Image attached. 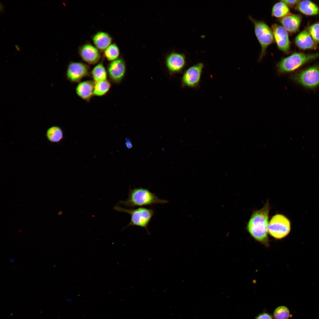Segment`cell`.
I'll list each match as a JSON object with an SVG mask.
<instances>
[{"mask_svg": "<svg viewBox=\"0 0 319 319\" xmlns=\"http://www.w3.org/2000/svg\"><path fill=\"white\" fill-rule=\"evenodd\" d=\"M270 208L268 200L262 208L253 211L246 227L251 237L266 247L269 246L268 228Z\"/></svg>", "mask_w": 319, "mask_h": 319, "instance_id": "cell-1", "label": "cell"}, {"mask_svg": "<svg viewBox=\"0 0 319 319\" xmlns=\"http://www.w3.org/2000/svg\"><path fill=\"white\" fill-rule=\"evenodd\" d=\"M167 203V200L160 199L148 189L141 187L130 189L127 199L121 201V204L130 207Z\"/></svg>", "mask_w": 319, "mask_h": 319, "instance_id": "cell-2", "label": "cell"}, {"mask_svg": "<svg viewBox=\"0 0 319 319\" xmlns=\"http://www.w3.org/2000/svg\"><path fill=\"white\" fill-rule=\"evenodd\" d=\"M318 58L319 52L312 54L294 52L279 62L277 65L278 69L281 73L292 72Z\"/></svg>", "mask_w": 319, "mask_h": 319, "instance_id": "cell-3", "label": "cell"}, {"mask_svg": "<svg viewBox=\"0 0 319 319\" xmlns=\"http://www.w3.org/2000/svg\"><path fill=\"white\" fill-rule=\"evenodd\" d=\"M290 78L305 88L315 90L319 87V64L299 71L292 74Z\"/></svg>", "mask_w": 319, "mask_h": 319, "instance_id": "cell-4", "label": "cell"}, {"mask_svg": "<svg viewBox=\"0 0 319 319\" xmlns=\"http://www.w3.org/2000/svg\"><path fill=\"white\" fill-rule=\"evenodd\" d=\"M118 210L127 213L131 216V220L125 228L131 226H137L144 228L149 234L148 226L153 217L154 210L153 209L145 207L127 209L117 207Z\"/></svg>", "mask_w": 319, "mask_h": 319, "instance_id": "cell-5", "label": "cell"}, {"mask_svg": "<svg viewBox=\"0 0 319 319\" xmlns=\"http://www.w3.org/2000/svg\"><path fill=\"white\" fill-rule=\"evenodd\" d=\"M249 19L254 25L255 34L261 47L260 60L266 54L268 46L274 41L273 33L271 29L263 22L255 19L251 17Z\"/></svg>", "mask_w": 319, "mask_h": 319, "instance_id": "cell-6", "label": "cell"}, {"mask_svg": "<svg viewBox=\"0 0 319 319\" xmlns=\"http://www.w3.org/2000/svg\"><path fill=\"white\" fill-rule=\"evenodd\" d=\"M290 230L289 220L281 214L274 215L268 223V234L276 239H281L286 237L289 233Z\"/></svg>", "mask_w": 319, "mask_h": 319, "instance_id": "cell-7", "label": "cell"}, {"mask_svg": "<svg viewBox=\"0 0 319 319\" xmlns=\"http://www.w3.org/2000/svg\"><path fill=\"white\" fill-rule=\"evenodd\" d=\"M204 67V64L200 62L188 68L182 77V86L191 88L197 87L200 81Z\"/></svg>", "mask_w": 319, "mask_h": 319, "instance_id": "cell-8", "label": "cell"}, {"mask_svg": "<svg viewBox=\"0 0 319 319\" xmlns=\"http://www.w3.org/2000/svg\"><path fill=\"white\" fill-rule=\"evenodd\" d=\"M89 67L86 64L79 62H71L68 64L66 75L71 82H79L83 78L89 75Z\"/></svg>", "mask_w": 319, "mask_h": 319, "instance_id": "cell-9", "label": "cell"}, {"mask_svg": "<svg viewBox=\"0 0 319 319\" xmlns=\"http://www.w3.org/2000/svg\"><path fill=\"white\" fill-rule=\"evenodd\" d=\"M271 30L278 48L285 53H288L290 43L287 31L282 26L275 24L272 25Z\"/></svg>", "mask_w": 319, "mask_h": 319, "instance_id": "cell-10", "label": "cell"}, {"mask_svg": "<svg viewBox=\"0 0 319 319\" xmlns=\"http://www.w3.org/2000/svg\"><path fill=\"white\" fill-rule=\"evenodd\" d=\"M126 71L124 61L121 58L110 62L107 66V73L110 80L115 83L121 82L123 78Z\"/></svg>", "mask_w": 319, "mask_h": 319, "instance_id": "cell-11", "label": "cell"}, {"mask_svg": "<svg viewBox=\"0 0 319 319\" xmlns=\"http://www.w3.org/2000/svg\"><path fill=\"white\" fill-rule=\"evenodd\" d=\"M78 53L82 60L89 64L97 63L101 58L99 50L89 43L80 46L78 49Z\"/></svg>", "mask_w": 319, "mask_h": 319, "instance_id": "cell-12", "label": "cell"}, {"mask_svg": "<svg viewBox=\"0 0 319 319\" xmlns=\"http://www.w3.org/2000/svg\"><path fill=\"white\" fill-rule=\"evenodd\" d=\"M166 64L169 70L171 72H179L183 70L185 65V57L183 54L172 53L167 58Z\"/></svg>", "mask_w": 319, "mask_h": 319, "instance_id": "cell-13", "label": "cell"}, {"mask_svg": "<svg viewBox=\"0 0 319 319\" xmlns=\"http://www.w3.org/2000/svg\"><path fill=\"white\" fill-rule=\"evenodd\" d=\"M294 42L297 47L302 50L315 49L317 48V43L306 30L302 31L297 35Z\"/></svg>", "mask_w": 319, "mask_h": 319, "instance_id": "cell-14", "label": "cell"}, {"mask_svg": "<svg viewBox=\"0 0 319 319\" xmlns=\"http://www.w3.org/2000/svg\"><path fill=\"white\" fill-rule=\"evenodd\" d=\"M301 21L302 17L300 15L291 14L279 19V20L282 26L287 32L291 33L297 31Z\"/></svg>", "mask_w": 319, "mask_h": 319, "instance_id": "cell-15", "label": "cell"}, {"mask_svg": "<svg viewBox=\"0 0 319 319\" xmlns=\"http://www.w3.org/2000/svg\"><path fill=\"white\" fill-rule=\"evenodd\" d=\"M95 82L86 80L79 82L76 88L77 94L83 100L89 102L93 96Z\"/></svg>", "mask_w": 319, "mask_h": 319, "instance_id": "cell-16", "label": "cell"}, {"mask_svg": "<svg viewBox=\"0 0 319 319\" xmlns=\"http://www.w3.org/2000/svg\"><path fill=\"white\" fill-rule=\"evenodd\" d=\"M92 40L95 46L99 50L102 51L111 44L112 38L107 32L99 31L93 36Z\"/></svg>", "mask_w": 319, "mask_h": 319, "instance_id": "cell-17", "label": "cell"}, {"mask_svg": "<svg viewBox=\"0 0 319 319\" xmlns=\"http://www.w3.org/2000/svg\"><path fill=\"white\" fill-rule=\"evenodd\" d=\"M296 7L300 12L307 15H315L319 14V7L310 0L300 1Z\"/></svg>", "mask_w": 319, "mask_h": 319, "instance_id": "cell-18", "label": "cell"}, {"mask_svg": "<svg viewBox=\"0 0 319 319\" xmlns=\"http://www.w3.org/2000/svg\"><path fill=\"white\" fill-rule=\"evenodd\" d=\"M90 74L94 82L107 79L108 73L102 62L96 65L90 72Z\"/></svg>", "mask_w": 319, "mask_h": 319, "instance_id": "cell-19", "label": "cell"}, {"mask_svg": "<svg viewBox=\"0 0 319 319\" xmlns=\"http://www.w3.org/2000/svg\"><path fill=\"white\" fill-rule=\"evenodd\" d=\"M290 14L288 6L281 1L276 3L272 7L271 15L273 17L280 19Z\"/></svg>", "mask_w": 319, "mask_h": 319, "instance_id": "cell-20", "label": "cell"}, {"mask_svg": "<svg viewBox=\"0 0 319 319\" xmlns=\"http://www.w3.org/2000/svg\"><path fill=\"white\" fill-rule=\"evenodd\" d=\"M111 87L110 82L107 79L95 82L93 95L100 97L106 95Z\"/></svg>", "mask_w": 319, "mask_h": 319, "instance_id": "cell-21", "label": "cell"}, {"mask_svg": "<svg viewBox=\"0 0 319 319\" xmlns=\"http://www.w3.org/2000/svg\"><path fill=\"white\" fill-rule=\"evenodd\" d=\"M46 136L50 142H59L63 138V133L61 129L56 126L49 128L47 130Z\"/></svg>", "mask_w": 319, "mask_h": 319, "instance_id": "cell-22", "label": "cell"}, {"mask_svg": "<svg viewBox=\"0 0 319 319\" xmlns=\"http://www.w3.org/2000/svg\"><path fill=\"white\" fill-rule=\"evenodd\" d=\"M119 49L115 43L111 44L104 51V56L110 62L118 59L119 55Z\"/></svg>", "mask_w": 319, "mask_h": 319, "instance_id": "cell-23", "label": "cell"}, {"mask_svg": "<svg viewBox=\"0 0 319 319\" xmlns=\"http://www.w3.org/2000/svg\"><path fill=\"white\" fill-rule=\"evenodd\" d=\"M289 315V309L284 306H281L276 308L274 313L275 319H288Z\"/></svg>", "mask_w": 319, "mask_h": 319, "instance_id": "cell-24", "label": "cell"}, {"mask_svg": "<svg viewBox=\"0 0 319 319\" xmlns=\"http://www.w3.org/2000/svg\"><path fill=\"white\" fill-rule=\"evenodd\" d=\"M310 35L317 43H319V22L313 23L310 25L308 30Z\"/></svg>", "mask_w": 319, "mask_h": 319, "instance_id": "cell-25", "label": "cell"}, {"mask_svg": "<svg viewBox=\"0 0 319 319\" xmlns=\"http://www.w3.org/2000/svg\"><path fill=\"white\" fill-rule=\"evenodd\" d=\"M281 1L284 2L288 6H289L290 7H293L295 6H296L300 1V0H281Z\"/></svg>", "mask_w": 319, "mask_h": 319, "instance_id": "cell-26", "label": "cell"}, {"mask_svg": "<svg viewBox=\"0 0 319 319\" xmlns=\"http://www.w3.org/2000/svg\"><path fill=\"white\" fill-rule=\"evenodd\" d=\"M256 319H272L271 316L266 313H264L259 315Z\"/></svg>", "mask_w": 319, "mask_h": 319, "instance_id": "cell-27", "label": "cell"}, {"mask_svg": "<svg viewBox=\"0 0 319 319\" xmlns=\"http://www.w3.org/2000/svg\"><path fill=\"white\" fill-rule=\"evenodd\" d=\"M125 144L126 147L128 149H130L132 147V145L131 143L128 139H126Z\"/></svg>", "mask_w": 319, "mask_h": 319, "instance_id": "cell-28", "label": "cell"}, {"mask_svg": "<svg viewBox=\"0 0 319 319\" xmlns=\"http://www.w3.org/2000/svg\"><path fill=\"white\" fill-rule=\"evenodd\" d=\"M10 261H11V262H13L14 261V260H13V259H12V258H11V259H10Z\"/></svg>", "mask_w": 319, "mask_h": 319, "instance_id": "cell-29", "label": "cell"}]
</instances>
